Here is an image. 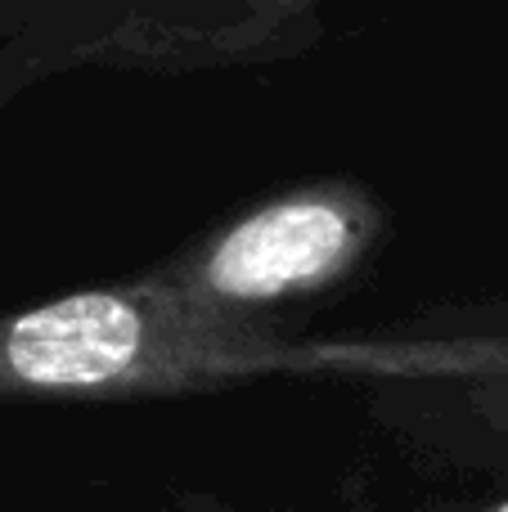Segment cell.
Returning <instances> with one entry per match:
<instances>
[{
  "label": "cell",
  "instance_id": "obj_1",
  "mask_svg": "<svg viewBox=\"0 0 508 512\" xmlns=\"http://www.w3.org/2000/svg\"><path fill=\"white\" fill-rule=\"evenodd\" d=\"M508 373V342H284L180 301L158 279L0 315V400L189 391L261 373L477 378Z\"/></svg>",
  "mask_w": 508,
  "mask_h": 512
},
{
  "label": "cell",
  "instance_id": "obj_2",
  "mask_svg": "<svg viewBox=\"0 0 508 512\" xmlns=\"http://www.w3.org/2000/svg\"><path fill=\"white\" fill-rule=\"evenodd\" d=\"M378 230L383 212L369 189L320 180L243 212L153 279L207 315L252 324V310L347 279L369 256Z\"/></svg>",
  "mask_w": 508,
  "mask_h": 512
},
{
  "label": "cell",
  "instance_id": "obj_3",
  "mask_svg": "<svg viewBox=\"0 0 508 512\" xmlns=\"http://www.w3.org/2000/svg\"><path fill=\"white\" fill-rule=\"evenodd\" d=\"M311 0H144L117 27L113 50L135 59H221L248 54L306 14Z\"/></svg>",
  "mask_w": 508,
  "mask_h": 512
}]
</instances>
